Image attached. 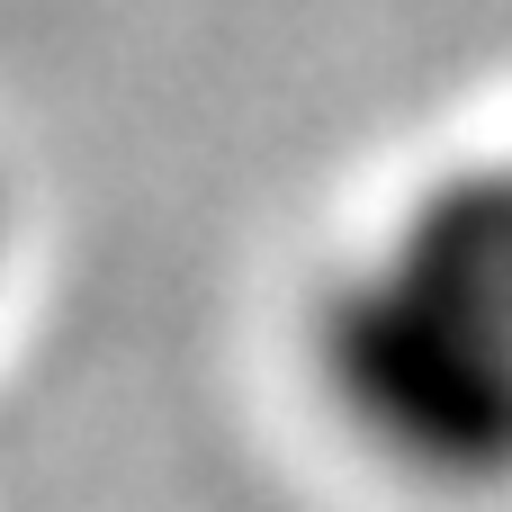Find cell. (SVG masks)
<instances>
[{"label": "cell", "mask_w": 512, "mask_h": 512, "mask_svg": "<svg viewBox=\"0 0 512 512\" xmlns=\"http://www.w3.org/2000/svg\"><path fill=\"white\" fill-rule=\"evenodd\" d=\"M0 261H9V198H0Z\"/></svg>", "instance_id": "obj_2"}, {"label": "cell", "mask_w": 512, "mask_h": 512, "mask_svg": "<svg viewBox=\"0 0 512 512\" xmlns=\"http://www.w3.org/2000/svg\"><path fill=\"white\" fill-rule=\"evenodd\" d=\"M315 387L333 423L405 486L512 495V324L369 252L315 306Z\"/></svg>", "instance_id": "obj_1"}]
</instances>
